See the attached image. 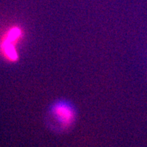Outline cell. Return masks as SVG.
Masks as SVG:
<instances>
[{
	"mask_svg": "<svg viewBox=\"0 0 147 147\" xmlns=\"http://www.w3.org/2000/svg\"><path fill=\"white\" fill-rule=\"evenodd\" d=\"M76 110L70 102L58 100L52 104L49 111L50 124L55 130L65 131L69 129L76 120Z\"/></svg>",
	"mask_w": 147,
	"mask_h": 147,
	"instance_id": "obj_1",
	"label": "cell"
},
{
	"mask_svg": "<svg viewBox=\"0 0 147 147\" xmlns=\"http://www.w3.org/2000/svg\"><path fill=\"white\" fill-rule=\"evenodd\" d=\"M23 30L21 26L14 25L8 27L1 37L0 54L5 60L16 62L18 59L16 45L23 38Z\"/></svg>",
	"mask_w": 147,
	"mask_h": 147,
	"instance_id": "obj_2",
	"label": "cell"
}]
</instances>
